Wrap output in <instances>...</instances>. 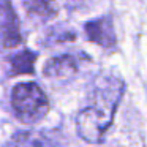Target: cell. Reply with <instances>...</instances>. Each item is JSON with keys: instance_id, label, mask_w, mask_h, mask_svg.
Wrapping results in <instances>:
<instances>
[{"instance_id": "6da1fadb", "label": "cell", "mask_w": 147, "mask_h": 147, "mask_svg": "<svg viewBox=\"0 0 147 147\" xmlns=\"http://www.w3.org/2000/svg\"><path fill=\"white\" fill-rule=\"evenodd\" d=\"M125 92V82L117 76L103 74L93 81L89 105L76 115V130L82 141L100 144L114 122L117 106Z\"/></svg>"}, {"instance_id": "7a4b0ae2", "label": "cell", "mask_w": 147, "mask_h": 147, "mask_svg": "<svg viewBox=\"0 0 147 147\" xmlns=\"http://www.w3.org/2000/svg\"><path fill=\"white\" fill-rule=\"evenodd\" d=\"M11 106L18 120L27 125L38 123L49 112V100L36 82H21L14 86Z\"/></svg>"}, {"instance_id": "3957f363", "label": "cell", "mask_w": 147, "mask_h": 147, "mask_svg": "<svg viewBox=\"0 0 147 147\" xmlns=\"http://www.w3.org/2000/svg\"><path fill=\"white\" fill-rule=\"evenodd\" d=\"M22 43L21 21L11 0H0V48L13 49Z\"/></svg>"}, {"instance_id": "277c9868", "label": "cell", "mask_w": 147, "mask_h": 147, "mask_svg": "<svg viewBox=\"0 0 147 147\" xmlns=\"http://www.w3.org/2000/svg\"><path fill=\"white\" fill-rule=\"evenodd\" d=\"M84 32L90 43H95L105 49H112L117 43L114 21L111 14H105L92 21H87L84 24Z\"/></svg>"}, {"instance_id": "5b68a950", "label": "cell", "mask_w": 147, "mask_h": 147, "mask_svg": "<svg viewBox=\"0 0 147 147\" xmlns=\"http://www.w3.org/2000/svg\"><path fill=\"white\" fill-rule=\"evenodd\" d=\"M78 70H79L78 59L71 54H63L49 59L43 68V74L46 78H51V79L68 81L76 76Z\"/></svg>"}, {"instance_id": "8992f818", "label": "cell", "mask_w": 147, "mask_h": 147, "mask_svg": "<svg viewBox=\"0 0 147 147\" xmlns=\"http://www.w3.org/2000/svg\"><path fill=\"white\" fill-rule=\"evenodd\" d=\"M2 147H62L52 134L46 131H18Z\"/></svg>"}, {"instance_id": "52a82bcc", "label": "cell", "mask_w": 147, "mask_h": 147, "mask_svg": "<svg viewBox=\"0 0 147 147\" xmlns=\"http://www.w3.org/2000/svg\"><path fill=\"white\" fill-rule=\"evenodd\" d=\"M22 7L29 18L40 22H48L59 14L55 0H22Z\"/></svg>"}, {"instance_id": "ba28073f", "label": "cell", "mask_w": 147, "mask_h": 147, "mask_svg": "<svg viewBox=\"0 0 147 147\" xmlns=\"http://www.w3.org/2000/svg\"><path fill=\"white\" fill-rule=\"evenodd\" d=\"M36 57H38L36 52L30 51V49H22V51L13 54L8 59V74L10 76L33 74Z\"/></svg>"}, {"instance_id": "9c48e42d", "label": "cell", "mask_w": 147, "mask_h": 147, "mask_svg": "<svg viewBox=\"0 0 147 147\" xmlns=\"http://www.w3.org/2000/svg\"><path fill=\"white\" fill-rule=\"evenodd\" d=\"M76 40V33L67 26H52L51 29L46 32L45 43L46 45H60V43H71Z\"/></svg>"}]
</instances>
